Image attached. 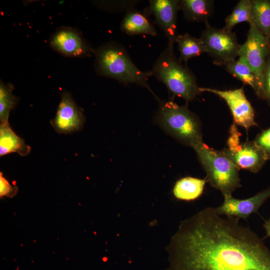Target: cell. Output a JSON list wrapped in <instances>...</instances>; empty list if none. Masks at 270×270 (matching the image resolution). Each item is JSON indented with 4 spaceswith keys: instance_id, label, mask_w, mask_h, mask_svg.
<instances>
[{
    "instance_id": "1",
    "label": "cell",
    "mask_w": 270,
    "mask_h": 270,
    "mask_svg": "<svg viewBox=\"0 0 270 270\" xmlns=\"http://www.w3.org/2000/svg\"><path fill=\"white\" fill-rule=\"evenodd\" d=\"M239 218L206 207L183 220L167 247L172 270H270V250Z\"/></svg>"
},
{
    "instance_id": "2",
    "label": "cell",
    "mask_w": 270,
    "mask_h": 270,
    "mask_svg": "<svg viewBox=\"0 0 270 270\" xmlns=\"http://www.w3.org/2000/svg\"><path fill=\"white\" fill-rule=\"evenodd\" d=\"M95 67L98 73L123 84H135L151 91L148 78L151 70L144 72L131 60L127 50L116 42H107L94 50Z\"/></svg>"
},
{
    "instance_id": "3",
    "label": "cell",
    "mask_w": 270,
    "mask_h": 270,
    "mask_svg": "<svg viewBox=\"0 0 270 270\" xmlns=\"http://www.w3.org/2000/svg\"><path fill=\"white\" fill-rule=\"evenodd\" d=\"M174 44H168L151 70L152 76L163 82L172 96L192 100L201 92L192 72L184 66L174 53Z\"/></svg>"
},
{
    "instance_id": "4",
    "label": "cell",
    "mask_w": 270,
    "mask_h": 270,
    "mask_svg": "<svg viewBox=\"0 0 270 270\" xmlns=\"http://www.w3.org/2000/svg\"><path fill=\"white\" fill-rule=\"evenodd\" d=\"M156 120L168 134L184 145L194 148L204 142L200 120L187 106H179L172 100L160 102Z\"/></svg>"
},
{
    "instance_id": "5",
    "label": "cell",
    "mask_w": 270,
    "mask_h": 270,
    "mask_svg": "<svg viewBox=\"0 0 270 270\" xmlns=\"http://www.w3.org/2000/svg\"><path fill=\"white\" fill-rule=\"evenodd\" d=\"M211 186L224 195H232L241 186L239 169L222 150L218 151L204 142L193 148Z\"/></svg>"
},
{
    "instance_id": "6",
    "label": "cell",
    "mask_w": 270,
    "mask_h": 270,
    "mask_svg": "<svg viewBox=\"0 0 270 270\" xmlns=\"http://www.w3.org/2000/svg\"><path fill=\"white\" fill-rule=\"evenodd\" d=\"M227 147L222 151L240 169L253 173L258 172L269 156L253 141L240 140V133L234 124L230 128Z\"/></svg>"
},
{
    "instance_id": "7",
    "label": "cell",
    "mask_w": 270,
    "mask_h": 270,
    "mask_svg": "<svg viewBox=\"0 0 270 270\" xmlns=\"http://www.w3.org/2000/svg\"><path fill=\"white\" fill-rule=\"evenodd\" d=\"M246 42L240 45L238 59L248 65L254 74L258 82V96L262 88L264 69L270 48L266 37L252 22L248 23Z\"/></svg>"
},
{
    "instance_id": "8",
    "label": "cell",
    "mask_w": 270,
    "mask_h": 270,
    "mask_svg": "<svg viewBox=\"0 0 270 270\" xmlns=\"http://www.w3.org/2000/svg\"><path fill=\"white\" fill-rule=\"evenodd\" d=\"M206 28L200 38L206 48V52L213 58L214 63L224 66L226 62L238 57L240 44L236 34L224 28H218L205 22Z\"/></svg>"
},
{
    "instance_id": "9",
    "label": "cell",
    "mask_w": 270,
    "mask_h": 270,
    "mask_svg": "<svg viewBox=\"0 0 270 270\" xmlns=\"http://www.w3.org/2000/svg\"><path fill=\"white\" fill-rule=\"evenodd\" d=\"M200 90L201 92L212 93L222 98L231 111L234 124L247 130L257 126L254 120V110L246 96L243 87L230 90L200 88Z\"/></svg>"
},
{
    "instance_id": "10",
    "label": "cell",
    "mask_w": 270,
    "mask_h": 270,
    "mask_svg": "<svg viewBox=\"0 0 270 270\" xmlns=\"http://www.w3.org/2000/svg\"><path fill=\"white\" fill-rule=\"evenodd\" d=\"M179 10V0H151L144 14L154 16L156 22L163 30L168 43L174 44L178 36L176 23Z\"/></svg>"
},
{
    "instance_id": "11",
    "label": "cell",
    "mask_w": 270,
    "mask_h": 270,
    "mask_svg": "<svg viewBox=\"0 0 270 270\" xmlns=\"http://www.w3.org/2000/svg\"><path fill=\"white\" fill-rule=\"evenodd\" d=\"M84 121L82 111L76 105L71 94L64 92L56 116L50 122L55 130L60 134L74 133L82 128Z\"/></svg>"
},
{
    "instance_id": "12",
    "label": "cell",
    "mask_w": 270,
    "mask_h": 270,
    "mask_svg": "<svg viewBox=\"0 0 270 270\" xmlns=\"http://www.w3.org/2000/svg\"><path fill=\"white\" fill-rule=\"evenodd\" d=\"M222 204L216 207L220 214L246 220L260 208L270 198V186L254 196L246 199L234 198L232 195H224Z\"/></svg>"
},
{
    "instance_id": "13",
    "label": "cell",
    "mask_w": 270,
    "mask_h": 270,
    "mask_svg": "<svg viewBox=\"0 0 270 270\" xmlns=\"http://www.w3.org/2000/svg\"><path fill=\"white\" fill-rule=\"evenodd\" d=\"M50 44L54 50L68 56H86L94 52L78 32L69 28L56 31Z\"/></svg>"
},
{
    "instance_id": "14",
    "label": "cell",
    "mask_w": 270,
    "mask_h": 270,
    "mask_svg": "<svg viewBox=\"0 0 270 270\" xmlns=\"http://www.w3.org/2000/svg\"><path fill=\"white\" fill-rule=\"evenodd\" d=\"M120 28L122 32L130 36H156V28L146 16L134 8L126 12L121 22Z\"/></svg>"
},
{
    "instance_id": "15",
    "label": "cell",
    "mask_w": 270,
    "mask_h": 270,
    "mask_svg": "<svg viewBox=\"0 0 270 270\" xmlns=\"http://www.w3.org/2000/svg\"><path fill=\"white\" fill-rule=\"evenodd\" d=\"M30 152V147L10 128L8 122L0 124V156L12 153H18L21 156H26Z\"/></svg>"
},
{
    "instance_id": "16",
    "label": "cell",
    "mask_w": 270,
    "mask_h": 270,
    "mask_svg": "<svg viewBox=\"0 0 270 270\" xmlns=\"http://www.w3.org/2000/svg\"><path fill=\"white\" fill-rule=\"evenodd\" d=\"M180 9L190 22H208L213 14L214 1L211 0H180Z\"/></svg>"
},
{
    "instance_id": "17",
    "label": "cell",
    "mask_w": 270,
    "mask_h": 270,
    "mask_svg": "<svg viewBox=\"0 0 270 270\" xmlns=\"http://www.w3.org/2000/svg\"><path fill=\"white\" fill-rule=\"evenodd\" d=\"M206 179L190 176L180 178L176 182L173 188L174 196L183 200H193L203 193Z\"/></svg>"
},
{
    "instance_id": "18",
    "label": "cell",
    "mask_w": 270,
    "mask_h": 270,
    "mask_svg": "<svg viewBox=\"0 0 270 270\" xmlns=\"http://www.w3.org/2000/svg\"><path fill=\"white\" fill-rule=\"evenodd\" d=\"M175 42L178 44L180 52L178 60L186 64L190 59L206 52L202 39L193 37L188 33L178 34Z\"/></svg>"
},
{
    "instance_id": "19",
    "label": "cell",
    "mask_w": 270,
    "mask_h": 270,
    "mask_svg": "<svg viewBox=\"0 0 270 270\" xmlns=\"http://www.w3.org/2000/svg\"><path fill=\"white\" fill-rule=\"evenodd\" d=\"M250 22L266 37L270 31V0H250Z\"/></svg>"
},
{
    "instance_id": "20",
    "label": "cell",
    "mask_w": 270,
    "mask_h": 270,
    "mask_svg": "<svg viewBox=\"0 0 270 270\" xmlns=\"http://www.w3.org/2000/svg\"><path fill=\"white\" fill-rule=\"evenodd\" d=\"M226 71L242 82L244 84L251 86L255 92L258 90V82L256 77L245 63L238 58L226 62L224 65Z\"/></svg>"
},
{
    "instance_id": "21",
    "label": "cell",
    "mask_w": 270,
    "mask_h": 270,
    "mask_svg": "<svg viewBox=\"0 0 270 270\" xmlns=\"http://www.w3.org/2000/svg\"><path fill=\"white\" fill-rule=\"evenodd\" d=\"M250 0H240L233 9L232 13L226 18L225 26L223 28L228 32H232L236 24L243 22H250Z\"/></svg>"
},
{
    "instance_id": "22",
    "label": "cell",
    "mask_w": 270,
    "mask_h": 270,
    "mask_svg": "<svg viewBox=\"0 0 270 270\" xmlns=\"http://www.w3.org/2000/svg\"><path fill=\"white\" fill-rule=\"evenodd\" d=\"M14 86L10 84H0V120L7 123L11 110L16 104V98L12 94Z\"/></svg>"
},
{
    "instance_id": "23",
    "label": "cell",
    "mask_w": 270,
    "mask_h": 270,
    "mask_svg": "<svg viewBox=\"0 0 270 270\" xmlns=\"http://www.w3.org/2000/svg\"><path fill=\"white\" fill-rule=\"evenodd\" d=\"M258 96L266 100L270 106V48L266 60L262 88Z\"/></svg>"
},
{
    "instance_id": "24",
    "label": "cell",
    "mask_w": 270,
    "mask_h": 270,
    "mask_svg": "<svg viewBox=\"0 0 270 270\" xmlns=\"http://www.w3.org/2000/svg\"><path fill=\"white\" fill-rule=\"evenodd\" d=\"M254 141L270 158V128L262 131Z\"/></svg>"
},
{
    "instance_id": "25",
    "label": "cell",
    "mask_w": 270,
    "mask_h": 270,
    "mask_svg": "<svg viewBox=\"0 0 270 270\" xmlns=\"http://www.w3.org/2000/svg\"><path fill=\"white\" fill-rule=\"evenodd\" d=\"M0 194L1 196H11L14 195L17 192V188L12 186L8 182L3 176L2 174H0Z\"/></svg>"
},
{
    "instance_id": "26",
    "label": "cell",
    "mask_w": 270,
    "mask_h": 270,
    "mask_svg": "<svg viewBox=\"0 0 270 270\" xmlns=\"http://www.w3.org/2000/svg\"><path fill=\"white\" fill-rule=\"evenodd\" d=\"M263 226L265 230L266 236L270 238V218L264 221Z\"/></svg>"
},
{
    "instance_id": "27",
    "label": "cell",
    "mask_w": 270,
    "mask_h": 270,
    "mask_svg": "<svg viewBox=\"0 0 270 270\" xmlns=\"http://www.w3.org/2000/svg\"><path fill=\"white\" fill-rule=\"evenodd\" d=\"M266 38L268 46H269V48H270V31L268 34L267 36L266 37Z\"/></svg>"
}]
</instances>
